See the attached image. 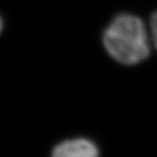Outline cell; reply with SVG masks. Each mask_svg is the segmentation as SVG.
I'll return each instance as SVG.
<instances>
[{"mask_svg": "<svg viewBox=\"0 0 157 157\" xmlns=\"http://www.w3.org/2000/svg\"><path fill=\"white\" fill-rule=\"evenodd\" d=\"M107 53L117 63L134 65L145 61L151 53L150 36L142 19L131 13L117 15L102 36Z\"/></svg>", "mask_w": 157, "mask_h": 157, "instance_id": "obj_1", "label": "cell"}, {"mask_svg": "<svg viewBox=\"0 0 157 157\" xmlns=\"http://www.w3.org/2000/svg\"><path fill=\"white\" fill-rule=\"evenodd\" d=\"M55 157H96L99 149L95 142L87 138H74L58 144L52 152Z\"/></svg>", "mask_w": 157, "mask_h": 157, "instance_id": "obj_2", "label": "cell"}, {"mask_svg": "<svg viewBox=\"0 0 157 157\" xmlns=\"http://www.w3.org/2000/svg\"><path fill=\"white\" fill-rule=\"evenodd\" d=\"M150 28H151V39L155 48L157 49V12L153 13L150 20Z\"/></svg>", "mask_w": 157, "mask_h": 157, "instance_id": "obj_3", "label": "cell"}, {"mask_svg": "<svg viewBox=\"0 0 157 157\" xmlns=\"http://www.w3.org/2000/svg\"><path fill=\"white\" fill-rule=\"evenodd\" d=\"M2 28H3V23H2V19L0 18V32L2 30Z\"/></svg>", "mask_w": 157, "mask_h": 157, "instance_id": "obj_4", "label": "cell"}]
</instances>
